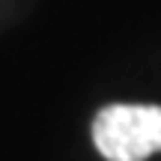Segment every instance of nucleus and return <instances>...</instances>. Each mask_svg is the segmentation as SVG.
<instances>
[{"instance_id":"1","label":"nucleus","mask_w":161,"mask_h":161,"mask_svg":"<svg viewBox=\"0 0 161 161\" xmlns=\"http://www.w3.org/2000/svg\"><path fill=\"white\" fill-rule=\"evenodd\" d=\"M92 143L108 161H146L161 152V104H108L92 119Z\"/></svg>"}]
</instances>
